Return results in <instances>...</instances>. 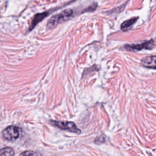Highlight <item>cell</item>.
I'll return each instance as SVG.
<instances>
[{"label": "cell", "mask_w": 156, "mask_h": 156, "mask_svg": "<svg viewBox=\"0 0 156 156\" xmlns=\"http://www.w3.org/2000/svg\"><path fill=\"white\" fill-rule=\"evenodd\" d=\"M74 11L71 9H65L61 12L52 16L48 21L47 28L52 29L55 27L59 24L68 20L73 16Z\"/></svg>", "instance_id": "cell-1"}, {"label": "cell", "mask_w": 156, "mask_h": 156, "mask_svg": "<svg viewBox=\"0 0 156 156\" xmlns=\"http://www.w3.org/2000/svg\"><path fill=\"white\" fill-rule=\"evenodd\" d=\"M50 122H51V124H52L54 126H55L60 129H62L63 130H67V131L76 133H80V130L77 128V126L73 122L56 121V120H51L50 121Z\"/></svg>", "instance_id": "cell-2"}, {"label": "cell", "mask_w": 156, "mask_h": 156, "mask_svg": "<svg viewBox=\"0 0 156 156\" xmlns=\"http://www.w3.org/2000/svg\"><path fill=\"white\" fill-rule=\"evenodd\" d=\"M154 41L153 40H150L136 44H125L123 46V49L128 51H139L143 49H152L154 47Z\"/></svg>", "instance_id": "cell-3"}, {"label": "cell", "mask_w": 156, "mask_h": 156, "mask_svg": "<svg viewBox=\"0 0 156 156\" xmlns=\"http://www.w3.org/2000/svg\"><path fill=\"white\" fill-rule=\"evenodd\" d=\"M2 136L7 140L15 141L20 135V129L16 126H10L2 130Z\"/></svg>", "instance_id": "cell-4"}, {"label": "cell", "mask_w": 156, "mask_h": 156, "mask_svg": "<svg viewBox=\"0 0 156 156\" xmlns=\"http://www.w3.org/2000/svg\"><path fill=\"white\" fill-rule=\"evenodd\" d=\"M141 64L144 67L156 69V55H150L144 57L141 61Z\"/></svg>", "instance_id": "cell-5"}, {"label": "cell", "mask_w": 156, "mask_h": 156, "mask_svg": "<svg viewBox=\"0 0 156 156\" xmlns=\"http://www.w3.org/2000/svg\"><path fill=\"white\" fill-rule=\"evenodd\" d=\"M50 13V11H45L42 13H38L35 15L34 18L31 22V24L29 27V31L32 30L40 22L43 20L46 16H48Z\"/></svg>", "instance_id": "cell-6"}, {"label": "cell", "mask_w": 156, "mask_h": 156, "mask_svg": "<svg viewBox=\"0 0 156 156\" xmlns=\"http://www.w3.org/2000/svg\"><path fill=\"white\" fill-rule=\"evenodd\" d=\"M137 19V17H133L124 21L121 25V29L122 30H128V29H129L136 21Z\"/></svg>", "instance_id": "cell-7"}, {"label": "cell", "mask_w": 156, "mask_h": 156, "mask_svg": "<svg viewBox=\"0 0 156 156\" xmlns=\"http://www.w3.org/2000/svg\"><path fill=\"white\" fill-rule=\"evenodd\" d=\"M15 155V152L13 149L9 147H6L2 148L0 150V155H5V156H12Z\"/></svg>", "instance_id": "cell-8"}, {"label": "cell", "mask_w": 156, "mask_h": 156, "mask_svg": "<svg viewBox=\"0 0 156 156\" xmlns=\"http://www.w3.org/2000/svg\"><path fill=\"white\" fill-rule=\"evenodd\" d=\"M105 141V136H103V135L98 136V137L95 139V140H94L95 143H96V144H98L103 143H104Z\"/></svg>", "instance_id": "cell-9"}, {"label": "cell", "mask_w": 156, "mask_h": 156, "mask_svg": "<svg viewBox=\"0 0 156 156\" xmlns=\"http://www.w3.org/2000/svg\"><path fill=\"white\" fill-rule=\"evenodd\" d=\"M40 155V154L34 151H24L21 154H20V155Z\"/></svg>", "instance_id": "cell-10"}]
</instances>
